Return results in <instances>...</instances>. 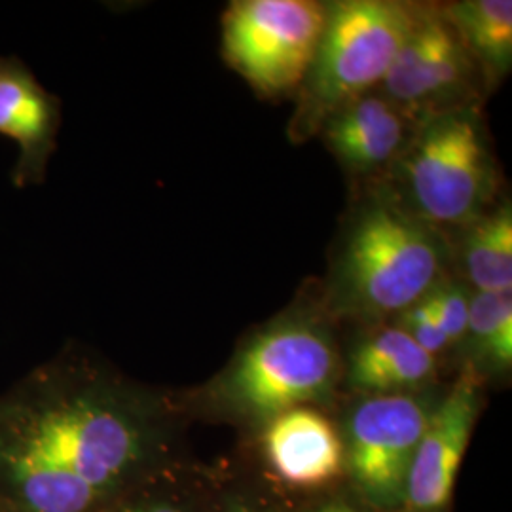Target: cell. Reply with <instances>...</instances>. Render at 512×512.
Returning <instances> with one entry per match:
<instances>
[{"mask_svg":"<svg viewBox=\"0 0 512 512\" xmlns=\"http://www.w3.org/2000/svg\"><path fill=\"white\" fill-rule=\"evenodd\" d=\"M179 406L78 348L0 395V512H97L181 458Z\"/></svg>","mask_w":512,"mask_h":512,"instance_id":"6da1fadb","label":"cell"},{"mask_svg":"<svg viewBox=\"0 0 512 512\" xmlns=\"http://www.w3.org/2000/svg\"><path fill=\"white\" fill-rule=\"evenodd\" d=\"M340 361L329 332L308 317H289L260 330L203 391V403L234 420L264 427L275 416L325 403Z\"/></svg>","mask_w":512,"mask_h":512,"instance_id":"7a4b0ae2","label":"cell"},{"mask_svg":"<svg viewBox=\"0 0 512 512\" xmlns=\"http://www.w3.org/2000/svg\"><path fill=\"white\" fill-rule=\"evenodd\" d=\"M442 243L433 226L403 205L363 207L338 262L336 300L363 317L401 315L439 283Z\"/></svg>","mask_w":512,"mask_h":512,"instance_id":"3957f363","label":"cell"},{"mask_svg":"<svg viewBox=\"0 0 512 512\" xmlns=\"http://www.w3.org/2000/svg\"><path fill=\"white\" fill-rule=\"evenodd\" d=\"M418 8L389 0H344L327 6V21L304 80V118L332 112L384 82L414 25Z\"/></svg>","mask_w":512,"mask_h":512,"instance_id":"277c9868","label":"cell"},{"mask_svg":"<svg viewBox=\"0 0 512 512\" xmlns=\"http://www.w3.org/2000/svg\"><path fill=\"white\" fill-rule=\"evenodd\" d=\"M412 213L429 226L471 224L494 186L490 150L475 110H446L423 122L403 158Z\"/></svg>","mask_w":512,"mask_h":512,"instance_id":"5b68a950","label":"cell"},{"mask_svg":"<svg viewBox=\"0 0 512 512\" xmlns=\"http://www.w3.org/2000/svg\"><path fill=\"white\" fill-rule=\"evenodd\" d=\"M325 21L311 0H239L222 19L224 54L258 92H289L310 73Z\"/></svg>","mask_w":512,"mask_h":512,"instance_id":"8992f818","label":"cell"},{"mask_svg":"<svg viewBox=\"0 0 512 512\" xmlns=\"http://www.w3.org/2000/svg\"><path fill=\"white\" fill-rule=\"evenodd\" d=\"M435 403L418 393L363 397L344 429V469L366 503L403 511L406 480Z\"/></svg>","mask_w":512,"mask_h":512,"instance_id":"52a82bcc","label":"cell"},{"mask_svg":"<svg viewBox=\"0 0 512 512\" xmlns=\"http://www.w3.org/2000/svg\"><path fill=\"white\" fill-rule=\"evenodd\" d=\"M475 65L444 12L418 10L412 29L384 78V95L423 122L452 110L450 101L469 84ZM458 109V107H456Z\"/></svg>","mask_w":512,"mask_h":512,"instance_id":"ba28073f","label":"cell"},{"mask_svg":"<svg viewBox=\"0 0 512 512\" xmlns=\"http://www.w3.org/2000/svg\"><path fill=\"white\" fill-rule=\"evenodd\" d=\"M482 408V374L471 365L435 404L410 465L404 512H444Z\"/></svg>","mask_w":512,"mask_h":512,"instance_id":"9c48e42d","label":"cell"},{"mask_svg":"<svg viewBox=\"0 0 512 512\" xmlns=\"http://www.w3.org/2000/svg\"><path fill=\"white\" fill-rule=\"evenodd\" d=\"M61 99L48 92L16 55H0V135L16 141L12 183L42 184L61 128Z\"/></svg>","mask_w":512,"mask_h":512,"instance_id":"30bf717a","label":"cell"},{"mask_svg":"<svg viewBox=\"0 0 512 512\" xmlns=\"http://www.w3.org/2000/svg\"><path fill=\"white\" fill-rule=\"evenodd\" d=\"M272 475L289 488L319 490L344 471V444L334 423L311 406L287 410L262 427Z\"/></svg>","mask_w":512,"mask_h":512,"instance_id":"8fae6325","label":"cell"},{"mask_svg":"<svg viewBox=\"0 0 512 512\" xmlns=\"http://www.w3.org/2000/svg\"><path fill=\"white\" fill-rule=\"evenodd\" d=\"M408 116L384 93L363 97L332 112L325 120V141L351 171H374L389 164L403 148Z\"/></svg>","mask_w":512,"mask_h":512,"instance_id":"7c38bea8","label":"cell"},{"mask_svg":"<svg viewBox=\"0 0 512 512\" xmlns=\"http://www.w3.org/2000/svg\"><path fill=\"white\" fill-rule=\"evenodd\" d=\"M437 374V359L401 327H385L365 336L351 351L346 380L361 397L416 393Z\"/></svg>","mask_w":512,"mask_h":512,"instance_id":"4fadbf2b","label":"cell"},{"mask_svg":"<svg viewBox=\"0 0 512 512\" xmlns=\"http://www.w3.org/2000/svg\"><path fill=\"white\" fill-rule=\"evenodd\" d=\"M442 12L458 33L473 65L482 69L488 82L501 80L511 71V0H463Z\"/></svg>","mask_w":512,"mask_h":512,"instance_id":"5bb4252c","label":"cell"},{"mask_svg":"<svg viewBox=\"0 0 512 512\" xmlns=\"http://www.w3.org/2000/svg\"><path fill=\"white\" fill-rule=\"evenodd\" d=\"M213 497L183 459L137 480L97 512H211Z\"/></svg>","mask_w":512,"mask_h":512,"instance_id":"9a60e30c","label":"cell"},{"mask_svg":"<svg viewBox=\"0 0 512 512\" xmlns=\"http://www.w3.org/2000/svg\"><path fill=\"white\" fill-rule=\"evenodd\" d=\"M463 268L475 293L512 291V209L503 203L469 224Z\"/></svg>","mask_w":512,"mask_h":512,"instance_id":"2e32d148","label":"cell"},{"mask_svg":"<svg viewBox=\"0 0 512 512\" xmlns=\"http://www.w3.org/2000/svg\"><path fill=\"white\" fill-rule=\"evenodd\" d=\"M476 372L480 366L505 372L512 365V291L471 293L465 340Z\"/></svg>","mask_w":512,"mask_h":512,"instance_id":"e0dca14e","label":"cell"},{"mask_svg":"<svg viewBox=\"0 0 512 512\" xmlns=\"http://www.w3.org/2000/svg\"><path fill=\"white\" fill-rule=\"evenodd\" d=\"M421 300L427 306L433 321L446 334L450 346L461 344L467 334L471 293L458 283L439 281Z\"/></svg>","mask_w":512,"mask_h":512,"instance_id":"ac0fdd59","label":"cell"},{"mask_svg":"<svg viewBox=\"0 0 512 512\" xmlns=\"http://www.w3.org/2000/svg\"><path fill=\"white\" fill-rule=\"evenodd\" d=\"M399 327L420 346L425 353L437 359V355L444 349L450 348V342L446 334L440 330L439 325L433 321L427 306L420 300L412 308L401 313Z\"/></svg>","mask_w":512,"mask_h":512,"instance_id":"d6986e66","label":"cell"},{"mask_svg":"<svg viewBox=\"0 0 512 512\" xmlns=\"http://www.w3.org/2000/svg\"><path fill=\"white\" fill-rule=\"evenodd\" d=\"M211 512H285L277 501L255 490H234L224 495Z\"/></svg>","mask_w":512,"mask_h":512,"instance_id":"ffe728a7","label":"cell"},{"mask_svg":"<svg viewBox=\"0 0 512 512\" xmlns=\"http://www.w3.org/2000/svg\"><path fill=\"white\" fill-rule=\"evenodd\" d=\"M311 512H363L359 511L357 507H353L348 501L342 499H330L327 503H321L317 509Z\"/></svg>","mask_w":512,"mask_h":512,"instance_id":"44dd1931","label":"cell"}]
</instances>
